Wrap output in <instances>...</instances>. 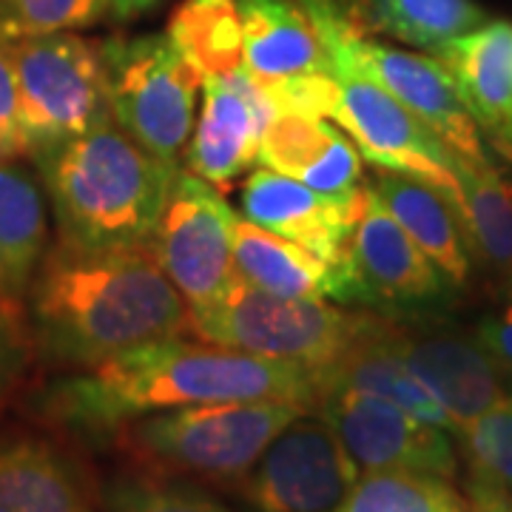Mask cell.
<instances>
[{"label":"cell","mask_w":512,"mask_h":512,"mask_svg":"<svg viewBox=\"0 0 512 512\" xmlns=\"http://www.w3.org/2000/svg\"><path fill=\"white\" fill-rule=\"evenodd\" d=\"M259 399H282L313 410L319 373L299 362L168 336L52 384L43 404L66 427L109 433L160 410Z\"/></svg>","instance_id":"1"},{"label":"cell","mask_w":512,"mask_h":512,"mask_svg":"<svg viewBox=\"0 0 512 512\" xmlns=\"http://www.w3.org/2000/svg\"><path fill=\"white\" fill-rule=\"evenodd\" d=\"M29 296L40 350L80 370L191 330L185 299L148 248L80 251L57 242Z\"/></svg>","instance_id":"2"},{"label":"cell","mask_w":512,"mask_h":512,"mask_svg":"<svg viewBox=\"0 0 512 512\" xmlns=\"http://www.w3.org/2000/svg\"><path fill=\"white\" fill-rule=\"evenodd\" d=\"M63 245L80 251L148 248L174 171L114 120L32 157Z\"/></svg>","instance_id":"3"},{"label":"cell","mask_w":512,"mask_h":512,"mask_svg":"<svg viewBox=\"0 0 512 512\" xmlns=\"http://www.w3.org/2000/svg\"><path fill=\"white\" fill-rule=\"evenodd\" d=\"M302 413H308L305 404L282 399L188 404L131 419L114 433L143 470L239 484Z\"/></svg>","instance_id":"4"},{"label":"cell","mask_w":512,"mask_h":512,"mask_svg":"<svg viewBox=\"0 0 512 512\" xmlns=\"http://www.w3.org/2000/svg\"><path fill=\"white\" fill-rule=\"evenodd\" d=\"M373 316L348 313L325 299H288L237 279L222 299L191 311V330L202 342L251 356L328 367L362 339Z\"/></svg>","instance_id":"5"},{"label":"cell","mask_w":512,"mask_h":512,"mask_svg":"<svg viewBox=\"0 0 512 512\" xmlns=\"http://www.w3.org/2000/svg\"><path fill=\"white\" fill-rule=\"evenodd\" d=\"M26 157L111 120L103 40L55 32L12 40Z\"/></svg>","instance_id":"6"},{"label":"cell","mask_w":512,"mask_h":512,"mask_svg":"<svg viewBox=\"0 0 512 512\" xmlns=\"http://www.w3.org/2000/svg\"><path fill=\"white\" fill-rule=\"evenodd\" d=\"M111 120L151 154L183 165L200 77L165 35L103 40Z\"/></svg>","instance_id":"7"},{"label":"cell","mask_w":512,"mask_h":512,"mask_svg":"<svg viewBox=\"0 0 512 512\" xmlns=\"http://www.w3.org/2000/svg\"><path fill=\"white\" fill-rule=\"evenodd\" d=\"M333 77L339 83V106L333 123L359 148L376 171H393L439 188L456 205L458 180L453 151L416 120L390 92L362 72L356 60L336 43L328 46Z\"/></svg>","instance_id":"8"},{"label":"cell","mask_w":512,"mask_h":512,"mask_svg":"<svg viewBox=\"0 0 512 512\" xmlns=\"http://www.w3.org/2000/svg\"><path fill=\"white\" fill-rule=\"evenodd\" d=\"M237 211L220 188L177 168L148 251L180 291L188 311L208 308L237 282L234 228Z\"/></svg>","instance_id":"9"},{"label":"cell","mask_w":512,"mask_h":512,"mask_svg":"<svg viewBox=\"0 0 512 512\" xmlns=\"http://www.w3.org/2000/svg\"><path fill=\"white\" fill-rule=\"evenodd\" d=\"M359 478V467L328 421L293 419L239 481L251 512H333Z\"/></svg>","instance_id":"10"},{"label":"cell","mask_w":512,"mask_h":512,"mask_svg":"<svg viewBox=\"0 0 512 512\" xmlns=\"http://www.w3.org/2000/svg\"><path fill=\"white\" fill-rule=\"evenodd\" d=\"M316 416L345 444L359 473L370 470H413L453 481L458 456L450 433L430 421L416 419L382 396L333 387L316 404Z\"/></svg>","instance_id":"11"},{"label":"cell","mask_w":512,"mask_h":512,"mask_svg":"<svg viewBox=\"0 0 512 512\" xmlns=\"http://www.w3.org/2000/svg\"><path fill=\"white\" fill-rule=\"evenodd\" d=\"M319 35L325 46H342L362 72L370 74L384 92L393 94L453 154L470 163H490L473 114L464 106L450 72L436 57L384 46L350 26H322Z\"/></svg>","instance_id":"12"},{"label":"cell","mask_w":512,"mask_h":512,"mask_svg":"<svg viewBox=\"0 0 512 512\" xmlns=\"http://www.w3.org/2000/svg\"><path fill=\"white\" fill-rule=\"evenodd\" d=\"M274 117V100L245 69L202 80V111L185 148V168L228 191L256 165L259 140Z\"/></svg>","instance_id":"13"},{"label":"cell","mask_w":512,"mask_h":512,"mask_svg":"<svg viewBox=\"0 0 512 512\" xmlns=\"http://www.w3.org/2000/svg\"><path fill=\"white\" fill-rule=\"evenodd\" d=\"M348 268L359 305H424L447 291V279L390 217L373 185H362V200L348 242Z\"/></svg>","instance_id":"14"},{"label":"cell","mask_w":512,"mask_h":512,"mask_svg":"<svg viewBox=\"0 0 512 512\" xmlns=\"http://www.w3.org/2000/svg\"><path fill=\"white\" fill-rule=\"evenodd\" d=\"M390 345L407 370L444 407L456 436L470 421L510 396L507 376L478 339L458 333H413L393 322Z\"/></svg>","instance_id":"15"},{"label":"cell","mask_w":512,"mask_h":512,"mask_svg":"<svg viewBox=\"0 0 512 512\" xmlns=\"http://www.w3.org/2000/svg\"><path fill=\"white\" fill-rule=\"evenodd\" d=\"M359 200L362 188L350 200H336L271 168H259L242 188V217L350 271L348 242Z\"/></svg>","instance_id":"16"},{"label":"cell","mask_w":512,"mask_h":512,"mask_svg":"<svg viewBox=\"0 0 512 512\" xmlns=\"http://www.w3.org/2000/svg\"><path fill=\"white\" fill-rule=\"evenodd\" d=\"M481 137L512 163V23L495 20L436 49Z\"/></svg>","instance_id":"17"},{"label":"cell","mask_w":512,"mask_h":512,"mask_svg":"<svg viewBox=\"0 0 512 512\" xmlns=\"http://www.w3.org/2000/svg\"><path fill=\"white\" fill-rule=\"evenodd\" d=\"M362 163L359 148L345 131L330 126V120H313L291 111H276L256 151V165L336 200L359 194L365 185Z\"/></svg>","instance_id":"18"},{"label":"cell","mask_w":512,"mask_h":512,"mask_svg":"<svg viewBox=\"0 0 512 512\" xmlns=\"http://www.w3.org/2000/svg\"><path fill=\"white\" fill-rule=\"evenodd\" d=\"M234 271L242 282L274 296L333 299L339 305L359 302L350 271L330 265L245 217H239L234 228Z\"/></svg>","instance_id":"19"},{"label":"cell","mask_w":512,"mask_h":512,"mask_svg":"<svg viewBox=\"0 0 512 512\" xmlns=\"http://www.w3.org/2000/svg\"><path fill=\"white\" fill-rule=\"evenodd\" d=\"M245 72L259 83L333 72L330 52L311 15L296 0H237Z\"/></svg>","instance_id":"20"},{"label":"cell","mask_w":512,"mask_h":512,"mask_svg":"<svg viewBox=\"0 0 512 512\" xmlns=\"http://www.w3.org/2000/svg\"><path fill=\"white\" fill-rule=\"evenodd\" d=\"M370 185L390 217L439 268L447 285L464 288L473 274V251L450 197L433 185L393 171H376V180Z\"/></svg>","instance_id":"21"},{"label":"cell","mask_w":512,"mask_h":512,"mask_svg":"<svg viewBox=\"0 0 512 512\" xmlns=\"http://www.w3.org/2000/svg\"><path fill=\"white\" fill-rule=\"evenodd\" d=\"M390 325L387 319L370 322V328L362 333L359 342H353L339 359H333L328 367L316 370L319 373V396L333 387H345V390H362L382 396L387 402L399 404L407 413H413L416 419L430 421L447 433H456L450 416L444 413L430 390L407 370L402 359L396 356V350L390 345Z\"/></svg>","instance_id":"22"},{"label":"cell","mask_w":512,"mask_h":512,"mask_svg":"<svg viewBox=\"0 0 512 512\" xmlns=\"http://www.w3.org/2000/svg\"><path fill=\"white\" fill-rule=\"evenodd\" d=\"M46 237L40 185L15 160L0 163V305L29 296Z\"/></svg>","instance_id":"23"},{"label":"cell","mask_w":512,"mask_h":512,"mask_svg":"<svg viewBox=\"0 0 512 512\" xmlns=\"http://www.w3.org/2000/svg\"><path fill=\"white\" fill-rule=\"evenodd\" d=\"M0 512H94L89 493L55 447L35 439L0 444Z\"/></svg>","instance_id":"24"},{"label":"cell","mask_w":512,"mask_h":512,"mask_svg":"<svg viewBox=\"0 0 512 512\" xmlns=\"http://www.w3.org/2000/svg\"><path fill=\"white\" fill-rule=\"evenodd\" d=\"M458 197L456 211L470 239V251L501 276L512 282V185L498 174L493 163H470L453 154Z\"/></svg>","instance_id":"25"},{"label":"cell","mask_w":512,"mask_h":512,"mask_svg":"<svg viewBox=\"0 0 512 512\" xmlns=\"http://www.w3.org/2000/svg\"><path fill=\"white\" fill-rule=\"evenodd\" d=\"M165 37L200 80L231 77L245 69V40L237 0H183Z\"/></svg>","instance_id":"26"},{"label":"cell","mask_w":512,"mask_h":512,"mask_svg":"<svg viewBox=\"0 0 512 512\" xmlns=\"http://www.w3.org/2000/svg\"><path fill=\"white\" fill-rule=\"evenodd\" d=\"M458 439L467 456L470 512H512V393L470 421Z\"/></svg>","instance_id":"27"},{"label":"cell","mask_w":512,"mask_h":512,"mask_svg":"<svg viewBox=\"0 0 512 512\" xmlns=\"http://www.w3.org/2000/svg\"><path fill=\"white\" fill-rule=\"evenodd\" d=\"M362 6L367 32H384L430 52L487 23L473 0H362Z\"/></svg>","instance_id":"28"},{"label":"cell","mask_w":512,"mask_h":512,"mask_svg":"<svg viewBox=\"0 0 512 512\" xmlns=\"http://www.w3.org/2000/svg\"><path fill=\"white\" fill-rule=\"evenodd\" d=\"M333 512H470V507L447 478L413 470H370L359 473Z\"/></svg>","instance_id":"29"},{"label":"cell","mask_w":512,"mask_h":512,"mask_svg":"<svg viewBox=\"0 0 512 512\" xmlns=\"http://www.w3.org/2000/svg\"><path fill=\"white\" fill-rule=\"evenodd\" d=\"M106 512H234L194 484L143 470L120 476L103 490Z\"/></svg>","instance_id":"30"},{"label":"cell","mask_w":512,"mask_h":512,"mask_svg":"<svg viewBox=\"0 0 512 512\" xmlns=\"http://www.w3.org/2000/svg\"><path fill=\"white\" fill-rule=\"evenodd\" d=\"M109 15V0H0V35L9 40L86 29Z\"/></svg>","instance_id":"31"},{"label":"cell","mask_w":512,"mask_h":512,"mask_svg":"<svg viewBox=\"0 0 512 512\" xmlns=\"http://www.w3.org/2000/svg\"><path fill=\"white\" fill-rule=\"evenodd\" d=\"M259 86L274 100L276 111H291V114H302L313 120H333L336 106H339V83L333 72L299 74V77L259 83Z\"/></svg>","instance_id":"32"},{"label":"cell","mask_w":512,"mask_h":512,"mask_svg":"<svg viewBox=\"0 0 512 512\" xmlns=\"http://www.w3.org/2000/svg\"><path fill=\"white\" fill-rule=\"evenodd\" d=\"M26 157L23 131H20L18 72L12 40L0 35V163Z\"/></svg>","instance_id":"33"},{"label":"cell","mask_w":512,"mask_h":512,"mask_svg":"<svg viewBox=\"0 0 512 512\" xmlns=\"http://www.w3.org/2000/svg\"><path fill=\"white\" fill-rule=\"evenodd\" d=\"M311 20L316 29L322 26H350L362 35H370L365 23V6L362 0H296Z\"/></svg>","instance_id":"34"},{"label":"cell","mask_w":512,"mask_h":512,"mask_svg":"<svg viewBox=\"0 0 512 512\" xmlns=\"http://www.w3.org/2000/svg\"><path fill=\"white\" fill-rule=\"evenodd\" d=\"M476 339L481 342V348L493 356L501 373L512 379V313L504 311L501 316H487L478 325Z\"/></svg>","instance_id":"35"},{"label":"cell","mask_w":512,"mask_h":512,"mask_svg":"<svg viewBox=\"0 0 512 512\" xmlns=\"http://www.w3.org/2000/svg\"><path fill=\"white\" fill-rule=\"evenodd\" d=\"M157 0H109V15L117 20H131L148 12Z\"/></svg>","instance_id":"36"},{"label":"cell","mask_w":512,"mask_h":512,"mask_svg":"<svg viewBox=\"0 0 512 512\" xmlns=\"http://www.w3.org/2000/svg\"><path fill=\"white\" fill-rule=\"evenodd\" d=\"M9 330H6V322H3V316H0V379H3V373H6V365H9Z\"/></svg>","instance_id":"37"},{"label":"cell","mask_w":512,"mask_h":512,"mask_svg":"<svg viewBox=\"0 0 512 512\" xmlns=\"http://www.w3.org/2000/svg\"><path fill=\"white\" fill-rule=\"evenodd\" d=\"M507 296H510V305H507V311L512 313V282H510V288H507Z\"/></svg>","instance_id":"38"}]
</instances>
